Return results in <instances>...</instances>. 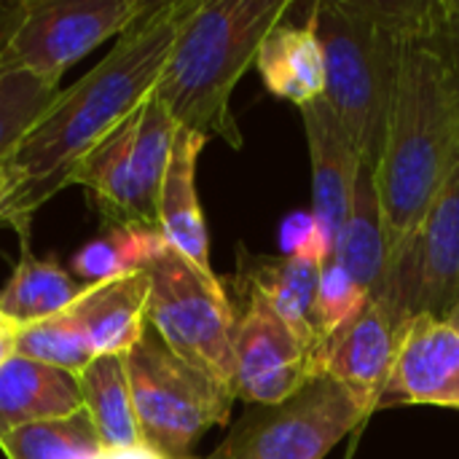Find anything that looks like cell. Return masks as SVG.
<instances>
[{"instance_id":"obj_29","label":"cell","mask_w":459,"mask_h":459,"mask_svg":"<svg viewBox=\"0 0 459 459\" xmlns=\"http://www.w3.org/2000/svg\"><path fill=\"white\" fill-rule=\"evenodd\" d=\"M425 30L459 81V0H425Z\"/></svg>"},{"instance_id":"obj_3","label":"cell","mask_w":459,"mask_h":459,"mask_svg":"<svg viewBox=\"0 0 459 459\" xmlns=\"http://www.w3.org/2000/svg\"><path fill=\"white\" fill-rule=\"evenodd\" d=\"M290 0H199L183 22L153 97L180 129L242 148L231 91L255 65Z\"/></svg>"},{"instance_id":"obj_27","label":"cell","mask_w":459,"mask_h":459,"mask_svg":"<svg viewBox=\"0 0 459 459\" xmlns=\"http://www.w3.org/2000/svg\"><path fill=\"white\" fill-rule=\"evenodd\" d=\"M368 301V293L352 282V277L333 261L325 258L320 266V285H317V301H315V336H317V350H315V363L320 374V355L325 342L347 325Z\"/></svg>"},{"instance_id":"obj_1","label":"cell","mask_w":459,"mask_h":459,"mask_svg":"<svg viewBox=\"0 0 459 459\" xmlns=\"http://www.w3.org/2000/svg\"><path fill=\"white\" fill-rule=\"evenodd\" d=\"M196 3L153 0L100 65L62 89L32 134L0 161L13 186L0 210V223L27 237L32 212L67 188L83 156L153 94L175 38Z\"/></svg>"},{"instance_id":"obj_17","label":"cell","mask_w":459,"mask_h":459,"mask_svg":"<svg viewBox=\"0 0 459 459\" xmlns=\"http://www.w3.org/2000/svg\"><path fill=\"white\" fill-rule=\"evenodd\" d=\"M148 272L89 285L70 307L89 339L94 355H126L145 331Z\"/></svg>"},{"instance_id":"obj_4","label":"cell","mask_w":459,"mask_h":459,"mask_svg":"<svg viewBox=\"0 0 459 459\" xmlns=\"http://www.w3.org/2000/svg\"><path fill=\"white\" fill-rule=\"evenodd\" d=\"M409 8L411 0H320L307 22L325 62L323 102L371 169L385 148Z\"/></svg>"},{"instance_id":"obj_9","label":"cell","mask_w":459,"mask_h":459,"mask_svg":"<svg viewBox=\"0 0 459 459\" xmlns=\"http://www.w3.org/2000/svg\"><path fill=\"white\" fill-rule=\"evenodd\" d=\"M366 414L331 377H315L277 406L250 409L212 459H325Z\"/></svg>"},{"instance_id":"obj_25","label":"cell","mask_w":459,"mask_h":459,"mask_svg":"<svg viewBox=\"0 0 459 459\" xmlns=\"http://www.w3.org/2000/svg\"><path fill=\"white\" fill-rule=\"evenodd\" d=\"M62 94L56 81L24 70L0 73V161H5L40 124Z\"/></svg>"},{"instance_id":"obj_32","label":"cell","mask_w":459,"mask_h":459,"mask_svg":"<svg viewBox=\"0 0 459 459\" xmlns=\"http://www.w3.org/2000/svg\"><path fill=\"white\" fill-rule=\"evenodd\" d=\"M11 178H8V172H5V167L0 164V210H3V204H5V199L11 196Z\"/></svg>"},{"instance_id":"obj_15","label":"cell","mask_w":459,"mask_h":459,"mask_svg":"<svg viewBox=\"0 0 459 459\" xmlns=\"http://www.w3.org/2000/svg\"><path fill=\"white\" fill-rule=\"evenodd\" d=\"M204 143L207 137L178 126L159 196V229L172 250H178L202 272H212L210 237L196 196V161Z\"/></svg>"},{"instance_id":"obj_10","label":"cell","mask_w":459,"mask_h":459,"mask_svg":"<svg viewBox=\"0 0 459 459\" xmlns=\"http://www.w3.org/2000/svg\"><path fill=\"white\" fill-rule=\"evenodd\" d=\"M245 299L234 331V398L250 406H277L304 390L317 374L309 347L255 293Z\"/></svg>"},{"instance_id":"obj_18","label":"cell","mask_w":459,"mask_h":459,"mask_svg":"<svg viewBox=\"0 0 459 459\" xmlns=\"http://www.w3.org/2000/svg\"><path fill=\"white\" fill-rule=\"evenodd\" d=\"M255 67L274 97L290 100L299 108L325 94V62L309 24H277L264 38Z\"/></svg>"},{"instance_id":"obj_14","label":"cell","mask_w":459,"mask_h":459,"mask_svg":"<svg viewBox=\"0 0 459 459\" xmlns=\"http://www.w3.org/2000/svg\"><path fill=\"white\" fill-rule=\"evenodd\" d=\"M320 266L317 258H269V255H253L239 247V264L234 285L237 290L255 293L264 299L274 315L296 331V336L309 347L312 360L317 350L315 336V301H317V285H320ZM317 368V363H315Z\"/></svg>"},{"instance_id":"obj_19","label":"cell","mask_w":459,"mask_h":459,"mask_svg":"<svg viewBox=\"0 0 459 459\" xmlns=\"http://www.w3.org/2000/svg\"><path fill=\"white\" fill-rule=\"evenodd\" d=\"M387 237L382 223V202L374 183V169L360 167L350 215L336 237L333 261L368 296L382 285L387 272Z\"/></svg>"},{"instance_id":"obj_28","label":"cell","mask_w":459,"mask_h":459,"mask_svg":"<svg viewBox=\"0 0 459 459\" xmlns=\"http://www.w3.org/2000/svg\"><path fill=\"white\" fill-rule=\"evenodd\" d=\"M280 250L285 258H331V250L312 210H296L280 223Z\"/></svg>"},{"instance_id":"obj_13","label":"cell","mask_w":459,"mask_h":459,"mask_svg":"<svg viewBox=\"0 0 459 459\" xmlns=\"http://www.w3.org/2000/svg\"><path fill=\"white\" fill-rule=\"evenodd\" d=\"M301 118L312 159V215L317 218L323 239L333 255V245L350 215L355 183L363 164L323 100L304 105Z\"/></svg>"},{"instance_id":"obj_26","label":"cell","mask_w":459,"mask_h":459,"mask_svg":"<svg viewBox=\"0 0 459 459\" xmlns=\"http://www.w3.org/2000/svg\"><path fill=\"white\" fill-rule=\"evenodd\" d=\"M13 355L75 377H81L86 366L97 358L73 309H65L54 317L30 325H19Z\"/></svg>"},{"instance_id":"obj_22","label":"cell","mask_w":459,"mask_h":459,"mask_svg":"<svg viewBox=\"0 0 459 459\" xmlns=\"http://www.w3.org/2000/svg\"><path fill=\"white\" fill-rule=\"evenodd\" d=\"M86 290L89 285L78 277H70L54 261L35 258L24 245L19 266L0 290V315L16 325H30L70 309Z\"/></svg>"},{"instance_id":"obj_8","label":"cell","mask_w":459,"mask_h":459,"mask_svg":"<svg viewBox=\"0 0 459 459\" xmlns=\"http://www.w3.org/2000/svg\"><path fill=\"white\" fill-rule=\"evenodd\" d=\"M371 296L387 304L401 328L414 317L446 320L459 304V148L425 218L387 255L385 280Z\"/></svg>"},{"instance_id":"obj_5","label":"cell","mask_w":459,"mask_h":459,"mask_svg":"<svg viewBox=\"0 0 459 459\" xmlns=\"http://www.w3.org/2000/svg\"><path fill=\"white\" fill-rule=\"evenodd\" d=\"M126 377L143 446L164 459L186 452L215 425L229 422L234 390L180 360L145 323L126 352Z\"/></svg>"},{"instance_id":"obj_23","label":"cell","mask_w":459,"mask_h":459,"mask_svg":"<svg viewBox=\"0 0 459 459\" xmlns=\"http://www.w3.org/2000/svg\"><path fill=\"white\" fill-rule=\"evenodd\" d=\"M167 247L169 245L159 226H108L97 239H91L73 255V274L83 285H100L108 280L129 277L145 272Z\"/></svg>"},{"instance_id":"obj_11","label":"cell","mask_w":459,"mask_h":459,"mask_svg":"<svg viewBox=\"0 0 459 459\" xmlns=\"http://www.w3.org/2000/svg\"><path fill=\"white\" fill-rule=\"evenodd\" d=\"M401 325L377 296H368L363 309L342 325L323 347L320 374L347 390L366 420L377 411L385 385L393 374Z\"/></svg>"},{"instance_id":"obj_6","label":"cell","mask_w":459,"mask_h":459,"mask_svg":"<svg viewBox=\"0 0 459 459\" xmlns=\"http://www.w3.org/2000/svg\"><path fill=\"white\" fill-rule=\"evenodd\" d=\"M145 323L188 366L234 390L237 312L212 272L167 247L148 269Z\"/></svg>"},{"instance_id":"obj_12","label":"cell","mask_w":459,"mask_h":459,"mask_svg":"<svg viewBox=\"0 0 459 459\" xmlns=\"http://www.w3.org/2000/svg\"><path fill=\"white\" fill-rule=\"evenodd\" d=\"M459 409V331L436 317H414L401 331L393 374L377 403Z\"/></svg>"},{"instance_id":"obj_24","label":"cell","mask_w":459,"mask_h":459,"mask_svg":"<svg viewBox=\"0 0 459 459\" xmlns=\"http://www.w3.org/2000/svg\"><path fill=\"white\" fill-rule=\"evenodd\" d=\"M0 449L8 459H97L105 452L86 409L19 428L0 438Z\"/></svg>"},{"instance_id":"obj_7","label":"cell","mask_w":459,"mask_h":459,"mask_svg":"<svg viewBox=\"0 0 459 459\" xmlns=\"http://www.w3.org/2000/svg\"><path fill=\"white\" fill-rule=\"evenodd\" d=\"M153 0H0V73L56 81L113 35L126 32Z\"/></svg>"},{"instance_id":"obj_20","label":"cell","mask_w":459,"mask_h":459,"mask_svg":"<svg viewBox=\"0 0 459 459\" xmlns=\"http://www.w3.org/2000/svg\"><path fill=\"white\" fill-rule=\"evenodd\" d=\"M178 124L151 94L137 113V132L129 156V210L132 223L159 226V196L172 153Z\"/></svg>"},{"instance_id":"obj_31","label":"cell","mask_w":459,"mask_h":459,"mask_svg":"<svg viewBox=\"0 0 459 459\" xmlns=\"http://www.w3.org/2000/svg\"><path fill=\"white\" fill-rule=\"evenodd\" d=\"M97 459H164L148 446H132V449H105Z\"/></svg>"},{"instance_id":"obj_33","label":"cell","mask_w":459,"mask_h":459,"mask_svg":"<svg viewBox=\"0 0 459 459\" xmlns=\"http://www.w3.org/2000/svg\"><path fill=\"white\" fill-rule=\"evenodd\" d=\"M446 323H452V325H455V328H457V331H459V304H457V307H455V309H452V315L446 317Z\"/></svg>"},{"instance_id":"obj_16","label":"cell","mask_w":459,"mask_h":459,"mask_svg":"<svg viewBox=\"0 0 459 459\" xmlns=\"http://www.w3.org/2000/svg\"><path fill=\"white\" fill-rule=\"evenodd\" d=\"M81 409L83 398L75 374L19 355L0 366V438L35 422L70 417Z\"/></svg>"},{"instance_id":"obj_2","label":"cell","mask_w":459,"mask_h":459,"mask_svg":"<svg viewBox=\"0 0 459 459\" xmlns=\"http://www.w3.org/2000/svg\"><path fill=\"white\" fill-rule=\"evenodd\" d=\"M457 148L459 81L425 30V3L411 0L385 148L374 169L390 253L425 218Z\"/></svg>"},{"instance_id":"obj_21","label":"cell","mask_w":459,"mask_h":459,"mask_svg":"<svg viewBox=\"0 0 459 459\" xmlns=\"http://www.w3.org/2000/svg\"><path fill=\"white\" fill-rule=\"evenodd\" d=\"M78 385L83 409L89 411L105 449L143 446L126 377V355L94 358L78 377Z\"/></svg>"},{"instance_id":"obj_30","label":"cell","mask_w":459,"mask_h":459,"mask_svg":"<svg viewBox=\"0 0 459 459\" xmlns=\"http://www.w3.org/2000/svg\"><path fill=\"white\" fill-rule=\"evenodd\" d=\"M16 331L19 325L5 315H0V366H5L16 352Z\"/></svg>"}]
</instances>
